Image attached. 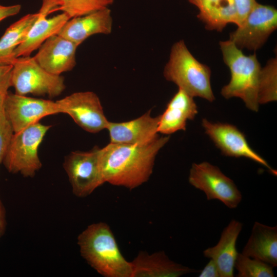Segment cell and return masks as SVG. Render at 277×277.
Returning a JSON list of instances; mask_svg holds the SVG:
<instances>
[{"instance_id": "cell-25", "label": "cell", "mask_w": 277, "mask_h": 277, "mask_svg": "<svg viewBox=\"0 0 277 277\" xmlns=\"http://www.w3.org/2000/svg\"><path fill=\"white\" fill-rule=\"evenodd\" d=\"M238 277H273V267L261 260L238 253L234 263Z\"/></svg>"}, {"instance_id": "cell-8", "label": "cell", "mask_w": 277, "mask_h": 277, "mask_svg": "<svg viewBox=\"0 0 277 277\" xmlns=\"http://www.w3.org/2000/svg\"><path fill=\"white\" fill-rule=\"evenodd\" d=\"M188 181L204 192L208 200H218L229 208H236L242 201L241 192L234 182L208 162L193 163Z\"/></svg>"}, {"instance_id": "cell-29", "label": "cell", "mask_w": 277, "mask_h": 277, "mask_svg": "<svg viewBox=\"0 0 277 277\" xmlns=\"http://www.w3.org/2000/svg\"><path fill=\"white\" fill-rule=\"evenodd\" d=\"M21 9V6L19 4L3 6L0 4V22L9 17L18 14Z\"/></svg>"}, {"instance_id": "cell-21", "label": "cell", "mask_w": 277, "mask_h": 277, "mask_svg": "<svg viewBox=\"0 0 277 277\" xmlns=\"http://www.w3.org/2000/svg\"><path fill=\"white\" fill-rule=\"evenodd\" d=\"M190 3L199 9L197 16L208 30L222 31L229 23L237 25L233 0H192Z\"/></svg>"}, {"instance_id": "cell-7", "label": "cell", "mask_w": 277, "mask_h": 277, "mask_svg": "<svg viewBox=\"0 0 277 277\" xmlns=\"http://www.w3.org/2000/svg\"><path fill=\"white\" fill-rule=\"evenodd\" d=\"M101 148L88 151H73L67 155L63 167L70 183L72 193L85 197L105 183L100 164Z\"/></svg>"}, {"instance_id": "cell-6", "label": "cell", "mask_w": 277, "mask_h": 277, "mask_svg": "<svg viewBox=\"0 0 277 277\" xmlns=\"http://www.w3.org/2000/svg\"><path fill=\"white\" fill-rule=\"evenodd\" d=\"M12 66L11 86L17 94L47 95L54 97L65 89L64 78L46 71L33 57H18Z\"/></svg>"}, {"instance_id": "cell-24", "label": "cell", "mask_w": 277, "mask_h": 277, "mask_svg": "<svg viewBox=\"0 0 277 277\" xmlns=\"http://www.w3.org/2000/svg\"><path fill=\"white\" fill-rule=\"evenodd\" d=\"M55 11H61L70 18L109 7L114 0H54Z\"/></svg>"}, {"instance_id": "cell-33", "label": "cell", "mask_w": 277, "mask_h": 277, "mask_svg": "<svg viewBox=\"0 0 277 277\" xmlns=\"http://www.w3.org/2000/svg\"><path fill=\"white\" fill-rule=\"evenodd\" d=\"M192 0H189V2H190Z\"/></svg>"}, {"instance_id": "cell-14", "label": "cell", "mask_w": 277, "mask_h": 277, "mask_svg": "<svg viewBox=\"0 0 277 277\" xmlns=\"http://www.w3.org/2000/svg\"><path fill=\"white\" fill-rule=\"evenodd\" d=\"M149 110L141 116L127 122H109L110 143L121 144H143L160 136L157 131L160 115L153 117Z\"/></svg>"}, {"instance_id": "cell-5", "label": "cell", "mask_w": 277, "mask_h": 277, "mask_svg": "<svg viewBox=\"0 0 277 277\" xmlns=\"http://www.w3.org/2000/svg\"><path fill=\"white\" fill-rule=\"evenodd\" d=\"M51 127L38 122L13 133L2 163L8 172L26 177L35 175L42 167L38 148Z\"/></svg>"}, {"instance_id": "cell-19", "label": "cell", "mask_w": 277, "mask_h": 277, "mask_svg": "<svg viewBox=\"0 0 277 277\" xmlns=\"http://www.w3.org/2000/svg\"><path fill=\"white\" fill-rule=\"evenodd\" d=\"M39 16L29 31L24 41L15 49V58L27 56L43 44L49 37L57 34L70 18L65 13L48 18V12L41 7Z\"/></svg>"}, {"instance_id": "cell-4", "label": "cell", "mask_w": 277, "mask_h": 277, "mask_svg": "<svg viewBox=\"0 0 277 277\" xmlns=\"http://www.w3.org/2000/svg\"><path fill=\"white\" fill-rule=\"evenodd\" d=\"M163 75L167 81L174 83L193 97L198 96L211 102L215 99L210 68L194 57L183 40L173 44Z\"/></svg>"}, {"instance_id": "cell-15", "label": "cell", "mask_w": 277, "mask_h": 277, "mask_svg": "<svg viewBox=\"0 0 277 277\" xmlns=\"http://www.w3.org/2000/svg\"><path fill=\"white\" fill-rule=\"evenodd\" d=\"M112 25L111 11L107 7L70 18L57 34L78 46L92 35L110 34Z\"/></svg>"}, {"instance_id": "cell-26", "label": "cell", "mask_w": 277, "mask_h": 277, "mask_svg": "<svg viewBox=\"0 0 277 277\" xmlns=\"http://www.w3.org/2000/svg\"><path fill=\"white\" fill-rule=\"evenodd\" d=\"M13 133L12 128L3 112L0 114V164L3 163Z\"/></svg>"}, {"instance_id": "cell-16", "label": "cell", "mask_w": 277, "mask_h": 277, "mask_svg": "<svg viewBox=\"0 0 277 277\" xmlns=\"http://www.w3.org/2000/svg\"><path fill=\"white\" fill-rule=\"evenodd\" d=\"M197 113L193 97L179 88L164 112L160 115L157 131L169 135L177 131H185L187 121L193 120Z\"/></svg>"}, {"instance_id": "cell-17", "label": "cell", "mask_w": 277, "mask_h": 277, "mask_svg": "<svg viewBox=\"0 0 277 277\" xmlns=\"http://www.w3.org/2000/svg\"><path fill=\"white\" fill-rule=\"evenodd\" d=\"M131 263L132 277H179L199 272L172 261L164 251L151 254L140 251Z\"/></svg>"}, {"instance_id": "cell-9", "label": "cell", "mask_w": 277, "mask_h": 277, "mask_svg": "<svg viewBox=\"0 0 277 277\" xmlns=\"http://www.w3.org/2000/svg\"><path fill=\"white\" fill-rule=\"evenodd\" d=\"M276 28V9L256 3L242 23L230 33L229 40L241 50L256 51Z\"/></svg>"}, {"instance_id": "cell-27", "label": "cell", "mask_w": 277, "mask_h": 277, "mask_svg": "<svg viewBox=\"0 0 277 277\" xmlns=\"http://www.w3.org/2000/svg\"><path fill=\"white\" fill-rule=\"evenodd\" d=\"M236 13L237 26L240 25L257 3L255 0H233Z\"/></svg>"}, {"instance_id": "cell-31", "label": "cell", "mask_w": 277, "mask_h": 277, "mask_svg": "<svg viewBox=\"0 0 277 277\" xmlns=\"http://www.w3.org/2000/svg\"><path fill=\"white\" fill-rule=\"evenodd\" d=\"M6 227V210L0 198V239L4 234Z\"/></svg>"}, {"instance_id": "cell-23", "label": "cell", "mask_w": 277, "mask_h": 277, "mask_svg": "<svg viewBox=\"0 0 277 277\" xmlns=\"http://www.w3.org/2000/svg\"><path fill=\"white\" fill-rule=\"evenodd\" d=\"M277 99V58H272L261 68L259 90L260 104L276 101Z\"/></svg>"}, {"instance_id": "cell-13", "label": "cell", "mask_w": 277, "mask_h": 277, "mask_svg": "<svg viewBox=\"0 0 277 277\" xmlns=\"http://www.w3.org/2000/svg\"><path fill=\"white\" fill-rule=\"evenodd\" d=\"M78 46L57 34L46 39L33 57L46 71L54 74L71 71L76 65Z\"/></svg>"}, {"instance_id": "cell-28", "label": "cell", "mask_w": 277, "mask_h": 277, "mask_svg": "<svg viewBox=\"0 0 277 277\" xmlns=\"http://www.w3.org/2000/svg\"><path fill=\"white\" fill-rule=\"evenodd\" d=\"M13 66L0 65V92L7 94L11 86V74Z\"/></svg>"}, {"instance_id": "cell-20", "label": "cell", "mask_w": 277, "mask_h": 277, "mask_svg": "<svg viewBox=\"0 0 277 277\" xmlns=\"http://www.w3.org/2000/svg\"><path fill=\"white\" fill-rule=\"evenodd\" d=\"M242 253L277 266V226L255 222Z\"/></svg>"}, {"instance_id": "cell-30", "label": "cell", "mask_w": 277, "mask_h": 277, "mask_svg": "<svg viewBox=\"0 0 277 277\" xmlns=\"http://www.w3.org/2000/svg\"><path fill=\"white\" fill-rule=\"evenodd\" d=\"M199 277H220L217 266L215 263L210 259L208 263L200 271Z\"/></svg>"}, {"instance_id": "cell-2", "label": "cell", "mask_w": 277, "mask_h": 277, "mask_svg": "<svg viewBox=\"0 0 277 277\" xmlns=\"http://www.w3.org/2000/svg\"><path fill=\"white\" fill-rule=\"evenodd\" d=\"M81 256L105 277H132L131 263L121 253L108 225L99 222L89 225L77 237Z\"/></svg>"}, {"instance_id": "cell-18", "label": "cell", "mask_w": 277, "mask_h": 277, "mask_svg": "<svg viewBox=\"0 0 277 277\" xmlns=\"http://www.w3.org/2000/svg\"><path fill=\"white\" fill-rule=\"evenodd\" d=\"M243 224L232 220L223 229L216 245L203 251L205 257L212 260L216 264L220 277H232L238 252L236 243L242 230Z\"/></svg>"}, {"instance_id": "cell-11", "label": "cell", "mask_w": 277, "mask_h": 277, "mask_svg": "<svg viewBox=\"0 0 277 277\" xmlns=\"http://www.w3.org/2000/svg\"><path fill=\"white\" fill-rule=\"evenodd\" d=\"M3 112L13 133L38 122L45 116L60 113L56 102L8 92Z\"/></svg>"}, {"instance_id": "cell-10", "label": "cell", "mask_w": 277, "mask_h": 277, "mask_svg": "<svg viewBox=\"0 0 277 277\" xmlns=\"http://www.w3.org/2000/svg\"><path fill=\"white\" fill-rule=\"evenodd\" d=\"M55 102L60 113L68 114L84 130L95 133L106 129L109 121L94 92H75Z\"/></svg>"}, {"instance_id": "cell-1", "label": "cell", "mask_w": 277, "mask_h": 277, "mask_svg": "<svg viewBox=\"0 0 277 277\" xmlns=\"http://www.w3.org/2000/svg\"><path fill=\"white\" fill-rule=\"evenodd\" d=\"M159 136L143 144L109 143L101 148L100 164L104 182L134 189L147 182L159 151L169 140Z\"/></svg>"}, {"instance_id": "cell-22", "label": "cell", "mask_w": 277, "mask_h": 277, "mask_svg": "<svg viewBox=\"0 0 277 277\" xmlns=\"http://www.w3.org/2000/svg\"><path fill=\"white\" fill-rule=\"evenodd\" d=\"M39 16V12L28 14L11 25L0 38V65H13L15 49L24 41Z\"/></svg>"}, {"instance_id": "cell-12", "label": "cell", "mask_w": 277, "mask_h": 277, "mask_svg": "<svg viewBox=\"0 0 277 277\" xmlns=\"http://www.w3.org/2000/svg\"><path fill=\"white\" fill-rule=\"evenodd\" d=\"M202 125L205 133L223 155L248 158L276 174L266 161L251 148L245 134L236 126L228 123L212 122L206 118L202 120Z\"/></svg>"}, {"instance_id": "cell-32", "label": "cell", "mask_w": 277, "mask_h": 277, "mask_svg": "<svg viewBox=\"0 0 277 277\" xmlns=\"http://www.w3.org/2000/svg\"><path fill=\"white\" fill-rule=\"evenodd\" d=\"M6 94L0 92V114L3 112L4 101Z\"/></svg>"}, {"instance_id": "cell-3", "label": "cell", "mask_w": 277, "mask_h": 277, "mask_svg": "<svg viewBox=\"0 0 277 277\" xmlns=\"http://www.w3.org/2000/svg\"><path fill=\"white\" fill-rule=\"evenodd\" d=\"M225 64L228 67L231 78L221 89L225 98L239 97L250 110L259 108V90L261 66L255 53L246 55L230 40L220 42Z\"/></svg>"}]
</instances>
